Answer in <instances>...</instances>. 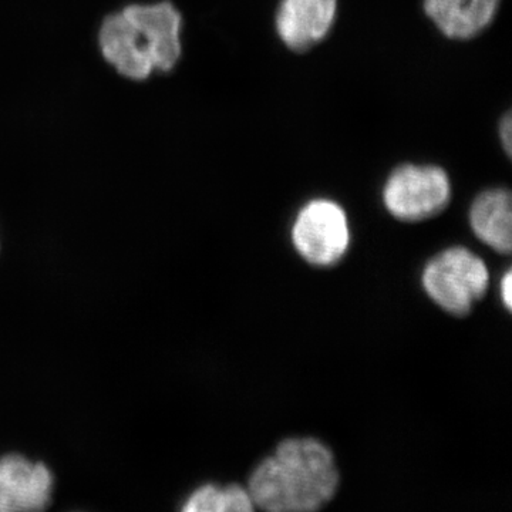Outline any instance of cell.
I'll return each instance as SVG.
<instances>
[{"instance_id":"10","label":"cell","mask_w":512,"mask_h":512,"mask_svg":"<svg viewBox=\"0 0 512 512\" xmlns=\"http://www.w3.org/2000/svg\"><path fill=\"white\" fill-rule=\"evenodd\" d=\"M470 224L474 234L498 254L510 255L512 248V202L503 188L484 191L471 205Z\"/></svg>"},{"instance_id":"3","label":"cell","mask_w":512,"mask_h":512,"mask_svg":"<svg viewBox=\"0 0 512 512\" xmlns=\"http://www.w3.org/2000/svg\"><path fill=\"white\" fill-rule=\"evenodd\" d=\"M450 197L448 175L434 165H402L390 174L383 190L387 211L404 222L436 217L446 210Z\"/></svg>"},{"instance_id":"9","label":"cell","mask_w":512,"mask_h":512,"mask_svg":"<svg viewBox=\"0 0 512 512\" xmlns=\"http://www.w3.org/2000/svg\"><path fill=\"white\" fill-rule=\"evenodd\" d=\"M500 0H424V10L444 36L468 40L493 22Z\"/></svg>"},{"instance_id":"2","label":"cell","mask_w":512,"mask_h":512,"mask_svg":"<svg viewBox=\"0 0 512 512\" xmlns=\"http://www.w3.org/2000/svg\"><path fill=\"white\" fill-rule=\"evenodd\" d=\"M423 288L431 301L453 316H466L490 284L487 265L463 247L444 249L424 266Z\"/></svg>"},{"instance_id":"13","label":"cell","mask_w":512,"mask_h":512,"mask_svg":"<svg viewBox=\"0 0 512 512\" xmlns=\"http://www.w3.org/2000/svg\"><path fill=\"white\" fill-rule=\"evenodd\" d=\"M501 296H503V302L507 311H511L512 308V272L508 269L507 274L504 275L503 281H501Z\"/></svg>"},{"instance_id":"5","label":"cell","mask_w":512,"mask_h":512,"mask_svg":"<svg viewBox=\"0 0 512 512\" xmlns=\"http://www.w3.org/2000/svg\"><path fill=\"white\" fill-rule=\"evenodd\" d=\"M99 42L104 59L121 76L130 80H146L156 72L146 32L124 10L104 20Z\"/></svg>"},{"instance_id":"11","label":"cell","mask_w":512,"mask_h":512,"mask_svg":"<svg viewBox=\"0 0 512 512\" xmlns=\"http://www.w3.org/2000/svg\"><path fill=\"white\" fill-rule=\"evenodd\" d=\"M254 501L248 488L238 484L202 485L191 494L183 510L187 512H252Z\"/></svg>"},{"instance_id":"7","label":"cell","mask_w":512,"mask_h":512,"mask_svg":"<svg viewBox=\"0 0 512 512\" xmlns=\"http://www.w3.org/2000/svg\"><path fill=\"white\" fill-rule=\"evenodd\" d=\"M338 0H282L276 30L293 52H306L328 36Z\"/></svg>"},{"instance_id":"6","label":"cell","mask_w":512,"mask_h":512,"mask_svg":"<svg viewBox=\"0 0 512 512\" xmlns=\"http://www.w3.org/2000/svg\"><path fill=\"white\" fill-rule=\"evenodd\" d=\"M53 476L19 454L0 458V512L39 511L50 503Z\"/></svg>"},{"instance_id":"4","label":"cell","mask_w":512,"mask_h":512,"mask_svg":"<svg viewBox=\"0 0 512 512\" xmlns=\"http://www.w3.org/2000/svg\"><path fill=\"white\" fill-rule=\"evenodd\" d=\"M292 242L309 264L332 266L348 252V217L336 202L315 200L299 211L292 227Z\"/></svg>"},{"instance_id":"1","label":"cell","mask_w":512,"mask_h":512,"mask_svg":"<svg viewBox=\"0 0 512 512\" xmlns=\"http://www.w3.org/2000/svg\"><path fill=\"white\" fill-rule=\"evenodd\" d=\"M339 484L332 450L313 437H292L256 466L248 491L264 511L312 512L333 500Z\"/></svg>"},{"instance_id":"12","label":"cell","mask_w":512,"mask_h":512,"mask_svg":"<svg viewBox=\"0 0 512 512\" xmlns=\"http://www.w3.org/2000/svg\"><path fill=\"white\" fill-rule=\"evenodd\" d=\"M500 140L501 144H503V148L505 153H507L508 157H511V148H512V120L511 114L507 113L503 117L500 123Z\"/></svg>"},{"instance_id":"8","label":"cell","mask_w":512,"mask_h":512,"mask_svg":"<svg viewBox=\"0 0 512 512\" xmlns=\"http://www.w3.org/2000/svg\"><path fill=\"white\" fill-rule=\"evenodd\" d=\"M143 28L150 39L158 72H171L181 57L183 19L173 3L131 5L124 9Z\"/></svg>"}]
</instances>
